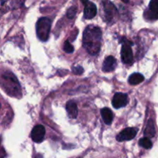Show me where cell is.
<instances>
[{
  "label": "cell",
  "mask_w": 158,
  "mask_h": 158,
  "mask_svg": "<svg viewBox=\"0 0 158 158\" xmlns=\"http://www.w3.org/2000/svg\"><path fill=\"white\" fill-rule=\"evenodd\" d=\"M155 127H154V123L152 120H149L147 124L146 129L144 131V135L148 137H153L155 135Z\"/></svg>",
  "instance_id": "obj_14"
},
{
  "label": "cell",
  "mask_w": 158,
  "mask_h": 158,
  "mask_svg": "<svg viewBox=\"0 0 158 158\" xmlns=\"http://www.w3.org/2000/svg\"><path fill=\"white\" fill-rule=\"evenodd\" d=\"M46 129L43 125H36L31 132V138L35 143H41L44 140Z\"/></svg>",
  "instance_id": "obj_7"
},
{
  "label": "cell",
  "mask_w": 158,
  "mask_h": 158,
  "mask_svg": "<svg viewBox=\"0 0 158 158\" xmlns=\"http://www.w3.org/2000/svg\"><path fill=\"white\" fill-rule=\"evenodd\" d=\"M122 2H125V3H128L129 2V0H121Z\"/></svg>",
  "instance_id": "obj_20"
},
{
  "label": "cell",
  "mask_w": 158,
  "mask_h": 158,
  "mask_svg": "<svg viewBox=\"0 0 158 158\" xmlns=\"http://www.w3.org/2000/svg\"><path fill=\"white\" fill-rule=\"evenodd\" d=\"M102 32L97 26H88L83 35V46L87 52L92 56L98 54L101 46Z\"/></svg>",
  "instance_id": "obj_1"
},
{
  "label": "cell",
  "mask_w": 158,
  "mask_h": 158,
  "mask_svg": "<svg viewBox=\"0 0 158 158\" xmlns=\"http://www.w3.org/2000/svg\"><path fill=\"white\" fill-rule=\"evenodd\" d=\"M139 145L145 149H151L153 146V143L148 137H143L139 140Z\"/></svg>",
  "instance_id": "obj_15"
},
{
  "label": "cell",
  "mask_w": 158,
  "mask_h": 158,
  "mask_svg": "<svg viewBox=\"0 0 158 158\" xmlns=\"http://www.w3.org/2000/svg\"><path fill=\"white\" fill-rule=\"evenodd\" d=\"M117 60L112 56H107L104 60L102 66V70L105 73H110L114 71L117 67Z\"/></svg>",
  "instance_id": "obj_9"
},
{
  "label": "cell",
  "mask_w": 158,
  "mask_h": 158,
  "mask_svg": "<svg viewBox=\"0 0 158 158\" xmlns=\"http://www.w3.org/2000/svg\"><path fill=\"white\" fill-rule=\"evenodd\" d=\"M121 54L122 62L125 64H131L134 61V55H133V51L131 49V46L130 43L126 40V42L123 43L120 51Z\"/></svg>",
  "instance_id": "obj_3"
},
{
  "label": "cell",
  "mask_w": 158,
  "mask_h": 158,
  "mask_svg": "<svg viewBox=\"0 0 158 158\" xmlns=\"http://www.w3.org/2000/svg\"><path fill=\"white\" fill-rule=\"evenodd\" d=\"M72 71L74 74H77V75H80V74H82L84 71V69H83V67L80 66H73L72 68Z\"/></svg>",
  "instance_id": "obj_18"
},
{
  "label": "cell",
  "mask_w": 158,
  "mask_h": 158,
  "mask_svg": "<svg viewBox=\"0 0 158 158\" xmlns=\"http://www.w3.org/2000/svg\"><path fill=\"white\" fill-rule=\"evenodd\" d=\"M35 158H43V156H42L41 154H37Z\"/></svg>",
  "instance_id": "obj_19"
},
{
  "label": "cell",
  "mask_w": 158,
  "mask_h": 158,
  "mask_svg": "<svg viewBox=\"0 0 158 158\" xmlns=\"http://www.w3.org/2000/svg\"><path fill=\"white\" fill-rule=\"evenodd\" d=\"M6 0H1V4H2V5L4 4V2H6Z\"/></svg>",
  "instance_id": "obj_21"
},
{
  "label": "cell",
  "mask_w": 158,
  "mask_h": 158,
  "mask_svg": "<svg viewBox=\"0 0 158 158\" xmlns=\"http://www.w3.org/2000/svg\"><path fill=\"white\" fill-rule=\"evenodd\" d=\"M101 116L106 124H111V123L113 122V119H114V114L110 110V109L107 107L103 108L101 110Z\"/></svg>",
  "instance_id": "obj_12"
},
{
  "label": "cell",
  "mask_w": 158,
  "mask_h": 158,
  "mask_svg": "<svg viewBox=\"0 0 158 158\" xmlns=\"http://www.w3.org/2000/svg\"><path fill=\"white\" fill-rule=\"evenodd\" d=\"M137 131H138V130L135 127L126 128L117 136V140L119 142H122L133 140L137 135Z\"/></svg>",
  "instance_id": "obj_5"
},
{
  "label": "cell",
  "mask_w": 158,
  "mask_h": 158,
  "mask_svg": "<svg viewBox=\"0 0 158 158\" xmlns=\"http://www.w3.org/2000/svg\"><path fill=\"white\" fill-rule=\"evenodd\" d=\"M51 29V20L46 17L40 18L36 23V35L41 41H47Z\"/></svg>",
  "instance_id": "obj_2"
},
{
  "label": "cell",
  "mask_w": 158,
  "mask_h": 158,
  "mask_svg": "<svg viewBox=\"0 0 158 158\" xmlns=\"http://www.w3.org/2000/svg\"><path fill=\"white\" fill-rule=\"evenodd\" d=\"M147 18L151 20L158 19V0H151Z\"/></svg>",
  "instance_id": "obj_10"
},
{
  "label": "cell",
  "mask_w": 158,
  "mask_h": 158,
  "mask_svg": "<svg viewBox=\"0 0 158 158\" xmlns=\"http://www.w3.org/2000/svg\"><path fill=\"white\" fill-rule=\"evenodd\" d=\"M82 2L84 4V11H83L84 18L86 19H91L94 18L97 12L96 5L89 2V0H82Z\"/></svg>",
  "instance_id": "obj_6"
},
{
  "label": "cell",
  "mask_w": 158,
  "mask_h": 158,
  "mask_svg": "<svg viewBox=\"0 0 158 158\" xmlns=\"http://www.w3.org/2000/svg\"><path fill=\"white\" fill-rule=\"evenodd\" d=\"M103 6L105 12V19L107 23H112L114 17L117 13V8L109 0H103Z\"/></svg>",
  "instance_id": "obj_4"
},
{
  "label": "cell",
  "mask_w": 158,
  "mask_h": 158,
  "mask_svg": "<svg viewBox=\"0 0 158 158\" xmlns=\"http://www.w3.org/2000/svg\"><path fill=\"white\" fill-rule=\"evenodd\" d=\"M66 111L71 119H76L78 115V108H77V103L73 100L68 102L66 103Z\"/></svg>",
  "instance_id": "obj_11"
},
{
  "label": "cell",
  "mask_w": 158,
  "mask_h": 158,
  "mask_svg": "<svg viewBox=\"0 0 158 158\" xmlns=\"http://www.w3.org/2000/svg\"><path fill=\"white\" fill-rule=\"evenodd\" d=\"M63 49H64V51L66 53H72L74 51L73 46H72V44L69 41L65 42L64 46H63Z\"/></svg>",
  "instance_id": "obj_16"
},
{
  "label": "cell",
  "mask_w": 158,
  "mask_h": 158,
  "mask_svg": "<svg viewBox=\"0 0 158 158\" xmlns=\"http://www.w3.org/2000/svg\"><path fill=\"white\" fill-rule=\"evenodd\" d=\"M143 80H144V77L139 73H134L131 74L128 79V82L131 85L140 84Z\"/></svg>",
  "instance_id": "obj_13"
},
{
  "label": "cell",
  "mask_w": 158,
  "mask_h": 158,
  "mask_svg": "<svg viewBox=\"0 0 158 158\" xmlns=\"http://www.w3.org/2000/svg\"><path fill=\"white\" fill-rule=\"evenodd\" d=\"M127 103V95L123 93H117L112 100V104L116 109H120L123 106H126Z\"/></svg>",
  "instance_id": "obj_8"
},
{
  "label": "cell",
  "mask_w": 158,
  "mask_h": 158,
  "mask_svg": "<svg viewBox=\"0 0 158 158\" xmlns=\"http://www.w3.org/2000/svg\"><path fill=\"white\" fill-rule=\"evenodd\" d=\"M77 7L72 6V7H70L69 9H68L67 12H66V15H67V17L69 19H73L74 18V16H75L76 14H77Z\"/></svg>",
  "instance_id": "obj_17"
}]
</instances>
